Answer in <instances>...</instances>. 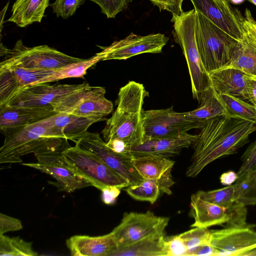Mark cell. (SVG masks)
<instances>
[{"instance_id": "cell-30", "label": "cell", "mask_w": 256, "mask_h": 256, "mask_svg": "<svg viewBox=\"0 0 256 256\" xmlns=\"http://www.w3.org/2000/svg\"><path fill=\"white\" fill-rule=\"evenodd\" d=\"M103 56L100 52L88 59L68 64L54 70L50 74L38 80L34 84L53 82L67 78H84L87 70L98 62L102 60Z\"/></svg>"}, {"instance_id": "cell-22", "label": "cell", "mask_w": 256, "mask_h": 256, "mask_svg": "<svg viewBox=\"0 0 256 256\" xmlns=\"http://www.w3.org/2000/svg\"><path fill=\"white\" fill-rule=\"evenodd\" d=\"M72 256H108L118 246L112 232L100 236L76 235L66 240Z\"/></svg>"}, {"instance_id": "cell-6", "label": "cell", "mask_w": 256, "mask_h": 256, "mask_svg": "<svg viewBox=\"0 0 256 256\" xmlns=\"http://www.w3.org/2000/svg\"><path fill=\"white\" fill-rule=\"evenodd\" d=\"M0 64L22 67L34 70H55L83 58L70 56L47 45L28 47L21 40L13 48L5 47L1 43Z\"/></svg>"}, {"instance_id": "cell-41", "label": "cell", "mask_w": 256, "mask_h": 256, "mask_svg": "<svg viewBox=\"0 0 256 256\" xmlns=\"http://www.w3.org/2000/svg\"><path fill=\"white\" fill-rule=\"evenodd\" d=\"M23 228L20 220L2 213L0 214V234L18 230Z\"/></svg>"}, {"instance_id": "cell-24", "label": "cell", "mask_w": 256, "mask_h": 256, "mask_svg": "<svg viewBox=\"0 0 256 256\" xmlns=\"http://www.w3.org/2000/svg\"><path fill=\"white\" fill-rule=\"evenodd\" d=\"M200 105L194 110L180 112L182 117L200 128L213 119L227 116L224 106L212 86L204 94Z\"/></svg>"}, {"instance_id": "cell-9", "label": "cell", "mask_w": 256, "mask_h": 256, "mask_svg": "<svg viewBox=\"0 0 256 256\" xmlns=\"http://www.w3.org/2000/svg\"><path fill=\"white\" fill-rule=\"evenodd\" d=\"M76 145L96 156L126 180L130 186L139 184L143 180L144 178L134 166L132 156L126 152H114L107 146L98 133L88 132L76 142Z\"/></svg>"}, {"instance_id": "cell-49", "label": "cell", "mask_w": 256, "mask_h": 256, "mask_svg": "<svg viewBox=\"0 0 256 256\" xmlns=\"http://www.w3.org/2000/svg\"><path fill=\"white\" fill-rule=\"evenodd\" d=\"M253 22H254V27L255 29L256 30V21L254 20Z\"/></svg>"}, {"instance_id": "cell-25", "label": "cell", "mask_w": 256, "mask_h": 256, "mask_svg": "<svg viewBox=\"0 0 256 256\" xmlns=\"http://www.w3.org/2000/svg\"><path fill=\"white\" fill-rule=\"evenodd\" d=\"M169 170L159 179H144L139 184L126 187V191L132 198L140 201L148 202L154 204L158 198L160 192L170 194V188L174 182Z\"/></svg>"}, {"instance_id": "cell-35", "label": "cell", "mask_w": 256, "mask_h": 256, "mask_svg": "<svg viewBox=\"0 0 256 256\" xmlns=\"http://www.w3.org/2000/svg\"><path fill=\"white\" fill-rule=\"evenodd\" d=\"M179 235L187 248V256L197 247L210 244V232L208 228L194 227Z\"/></svg>"}, {"instance_id": "cell-44", "label": "cell", "mask_w": 256, "mask_h": 256, "mask_svg": "<svg viewBox=\"0 0 256 256\" xmlns=\"http://www.w3.org/2000/svg\"><path fill=\"white\" fill-rule=\"evenodd\" d=\"M238 178L237 172L234 170H228L224 172L220 178V182L224 186H231Z\"/></svg>"}, {"instance_id": "cell-17", "label": "cell", "mask_w": 256, "mask_h": 256, "mask_svg": "<svg viewBox=\"0 0 256 256\" xmlns=\"http://www.w3.org/2000/svg\"><path fill=\"white\" fill-rule=\"evenodd\" d=\"M254 20L250 10L246 8L243 36L238 42L232 60L227 67L238 68L248 74L256 76V30L254 26Z\"/></svg>"}, {"instance_id": "cell-3", "label": "cell", "mask_w": 256, "mask_h": 256, "mask_svg": "<svg viewBox=\"0 0 256 256\" xmlns=\"http://www.w3.org/2000/svg\"><path fill=\"white\" fill-rule=\"evenodd\" d=\"M171 22L175 41L180 46L188 65L192 96L200 104L204 92L212 86L197 46L196 10L194 8L179 14H172Z\"/></svg>"}, {"instance_id": "cell-16", "label": "cell", "mask_w": 256, "mask_h": 256, "mask_svg": "<svg viewBox=\"0 0 256 256\" xmlns=\"http://www.w3.org/2000/svg\"><path fill=\"white\" fill-rule=\"evenodd\" d=\"M54 70H34L0 64V108L8 102L22 89L34 84Z\"/></svg>"}, {"instance_id": "cell-39", "label": "cell", "mask_w": 256, "mask_h": 256, "mask_svg": "<svg viewBox=\"0 0 256 256\" xmlns=\"http://www.w3.org/2000/svg\"><path fill=\"white\" fill-rule=\"evenodd\" d=\"M166 240V256H187V248L179 234Z\"/></svg>"}, {"instance_id": "cell-34", "label": "cell", "mask_w": 256, "mask_h": 256, "mask_svg": "<svg viewBox=\"0 0 256 256\" xmlns=\"http://www.w3.org/2000/svg\"><path fill=\"white\" fill-rule=\"evenodd\" d=\"M234 194L233 184L214 190H199L196 192L202 200L227 209L231 208L235 202Z\"/></svg>"}, {"instance_id": "cell-40", "label": "cell", "mask_w": 256, "mask_h": 256, "mask_svg": "<svg viewBox=\"0 0 256 256\" xmlns=\"http://www.w3.org/2000/svg\"><path fill=\"white\" fill-rule=\"evenodd\" d=\"M160 10H165L172 14H179L183 10L182 5L184 0H148Z\"/></svg>"}, {"instance_id": "cell-10", "label": "cell", "mask_w": 256, "mask_h": 256, "mask_svg": "<svg viewBox=\"0 0 256 256\" xmlns=\"http://www.w3.org/2000/svg\"><path fill=\"white\" fill-rule=\"evenodd\" d=\"M88 84L87 82L77 84L42 83L29 86L20 90L6 106L54 110L65 97Z\"/></svg>"}, {"instance_id": "cell-2", "label": "cell", "mask_w": 256, "mask_h": 256, "mask_svg": "<svg viewBox=\"0 0 256 256\" xmlns=\"http://www.w3.org/2000/svg\"><path fill=\"white\" fill-rule=\"evenodd\" d=\"M148 95L143 84L134 81L128 82L120 89L116 101V108L106 120L102 131L106 142L118 140L122 142L126 148L144 142L142 106Z\"/></svg>"}, {"instance_id": "cell-37", "label": "cell", "mask_w": 256, "mask_h": 256, "mask_svg": "<svg viewBox=\"0 0 256 256\" xmlns=\"http://www.w3.org/2000/svg\"><path fill=\"white\" fill-rule=\"evenodd\" d=\"M86 0H56L50 4L58 17L66 19L73 16Z\"/></svg>"}, {"instance_id": "cell-15", "label": "cell", "mask_w": 256, "mask_h": 256, "mask_svg": "<svg viewBox=\"0 0 256 256\" xmlns=\"http://www.w3.org/2000/svg\"><path fill=\"white\" fill-rule=\"evenodd\" d=\"M36 162L24 163L22 165L46 174L56 180L54 184L58 190L72 192L75 190L92 186L85 178L76 174L65 162L62 153L39 156Z\"/></svg>"}, {"instance_id": "cell-26", "label": "cell", "mask_w": 256, "mask_h": 256, "mask_svg": "<svg viewBox=\"0 0 256 256\" xmlns=\"http://www.w3.org/2000/svg\"><path fill=\"white\" fill-rule=\"evenodd\" d=\"M164 235V232L150 235L126 246L116 248L108 256H166Z\"/></svg>"}, {"instance_id": "cell-29", "label": "cell", "mask_w": 256, "mask_h": 256, "mask_svg": "<svg viewBox=\"0 0 256 256\" xmlns=\"http://www.w3.org/2000/svg\"><path fill=\"white\" fill-rule=\"evenodd\" d=\"M132 163L144 179H159L172 170L174 162L168 158L148 155L133 158Z\"/></svg>"}, {"instance_id": "cell-32", "label": "cell", "mask_w": 256, "mask_h": 256, "mask_svg": "<svg viewBox=\"0 0 256 256\" xmlns=\"http://www.w3.org/2000/svg\"><path fill=\"white\" fill-rule=\"evenodd\" d=\"M218 94L224 106L228 116L242 119L256 124V106L229 94Z\"/></svg>"}, {"instance_id": "cell-1", "label": "cell", "mask_w": 256, "mask_h": 256, "mask_svg": "<svg viewBox=\"0 0 256 256\" xmlns=\"http://www.w3.org/2000/svg\"><path fill=\"white\" fill-rule=\"evenodd\" d=\"M193 142L194 153L186 176L196 177L214 160L237 152L249 142L256 131V124L242 119L222 116L202 128Z\"/></svg>"}, {"instance_id": "cell-23", "label": "cell", "mask_w": 256, "mask_h": 256, "mask_svg": "<svg viewBox=\"0 0 256 256\" xmlns=\"http://www.w3.org/2000/svg\"><path fill=\"white\" fill-rule=\"evenodd\" d=\"M57 113L54 110L5 106L0 108V128L4 132L41 121Z\"/></svg>"}, {"instance_id": "cell-38", "label": "cell", "mask_w": 256, "mask_h": 256, "mask_svg": "<svg viewBox=\"0 0 256 256\" xmlns=\"http://www.w3.org/2000/svg\"><path fill=\"white\" fill-rule=\"evenodd\" d=\"M241 160L242 163L237 172L238 178L256 167V140L247 148L242 155Z\"/></svg>"}, {"instance_id": "cell-14", "label": "cell", "mask_w": 256, "mask_h": 256, "mask_svg": "<svg viewBox=\"0 0 256 256\" xmlns=\"http://www.w3.org/2000/svg\"><path fill=\"white\" fill-rule=\"evenodd\" d=\"M194 9L200 12L236 41L244 33V17L228 0H190Z\"/></svg>"}, {"instance_id": "cell-33", "label": "cell", "mask_w": 256, "mask_h": 256, "mask_svg": "<svg viewBox=\"0 0 256 256\" xmlns=\"http://www.w3.org/2000/svg\"><path fill=\"white\" fill-rule=\"evenodd\" d=\"M32 242H26L20 236L10 238L0 234V256H36L38 253L32 246Z\"/></svg>"}, {"instance_id": "cell-42", "label": "cell", "mask_w": 256, "mask_h": 256, "mask_svg": "<svg viewBox=\"0 0 256 256\" xmlns=\"http://www.w3.org/2000/svg\"><path fill=\"white\" fill-rule=\"evenodd\" d=\"M120 188L114 186H110L102 189V198L103 202L106 204H113L120 192Z\"/></svg>"}, {"instance_id": "cell-11", "label": "cell", "mask_w": 256, "mask_h": 256, "mask_svg": "<svg viewBox=\"0 0 256 256\" xmlns=\"http://www.w3.org/2000/svg\"><path fill=\"white\" fill-rule=\"evenodd\" d=\"M210 232V244L218 250L216 256H246L256 248L252 225L225 226Z\"/></svg>"}, {"instance_id": "cell-5", "label": "cell", "mask_w": 256, "mask_h": 256, "mask_svg": "<svg viewBox=\"0 0 256 256\" xmlns=\"http://www.w3.org/2000/svg\"><path fill=\"white\" fill-rule=\"evenodd\" d=\"M0 148V163L22 162L20 156L30 153L38 155L55 142L46 118L30 125L8 130Z\"/></svg>"}, {"instance_id": "cell-48", "label": "cell", "mask_w": 256, "mask_h": 256, "mask_svg": "<svg viewBox=\"0 0 256 256\" xmlns=\"http://www.w3.org/2000/svg\"><path fill=\"white\" fill-rule=\"evenodd\" d=\"M244 0H230V2L234 4H238L242 3Z\"/></svg>"}, {"instance_id": "cell-8", "label": "cell", "mask_w": 256, "mask_h": 256, "mask_svg": "<svg viewBox=\"0 0 256 256\" xmlns=\"http://www.w3.org/2000/svg\"><path fill=\"white\" fill-rule=\"evenodd\" d=\"M170 218L146 212L124 213L121 222L112 230L118 248L136 242L146 236L164 233Z\"/></svg>"}, {"instance_id": "cell-4", "label": "cell", "mask_w": 256, "mask_h": 256, "mask_svg": "<svg viewBox=\"0 0 256 256\" xmlns=\"http://www.w3.org/2000/svg\"><path fill=\"white\" fill-rule=\"evenodd\" d=\"M196 44L206 70L209 74L227 67L238 42L196 10Z\"/></svg>"}, {"instance_id": "cell-18", "label": "cell", "mask_w": 256, "mask_h": 256, "mask_svg": "<svg viewBox=\"0 0 256 256\" xmlns=\"http://www.w3.org/2000/svg\"><path fill=\"white\" fill-rule=\"evenodd\" d=\"M190 214L194 220L190 226L208 228L229 224L234 216L237 203L227 209L202 200L196 193L190 197Z\"/></svg>"}, {"instance_id": "cell-31", "label": "cell", "mask_w": 256, "mask_h": 256, "mask_svg": "<svg viewBox=\"0 0 256 256\" xmlns=\"http://www.w3.org/2000/svg\"><path fill=\"white\" fill-rule=\"evenodd\" d=\"M234 200L244 206H256V167L250 170L233 184Z\"/></svg>"}, {"instance_id": "cell-28", "label": "cell", "mask_w": 256, "mask_h": 256, "mask_svg": "<svg viewBox=\"0 0 256 256\" xmlns=\"http://www.w3.org/2000/svg\"><path fill=\"white\" fill-rule=\"evenodd\" d=\"M106 90L103 88L100 91L84 99L69 114L86 118H104L113 110L112 102L106 96Z\"/></svg>"}, {"instance_id": "cell-36", "label": "cell", "mask_w": 256, "mask_h": 256, "mask_svg": "<svg viewBox=\"0 0 256 256\" xmlns=\"http://www.w3.org/2000/svg\"><path fill=\"white\" fill-rule=\"evenodd\" d=\"M98 4L108 18H114L118 14L126 10L132 0H88Z\"/></svg>"}, {"instance_id": "cell-19", "label": "cell", "mask_w": 256, "mask_h": 256, "mask_svg": "<svg viewBox=\"0 0 256 256\" xmlns=\"http://www.w3.org/2000/svg\"><path fill=\"white\" fill-rule=\"evenodd\" d=\"M196 138V134L186 133L176 138L146 140L139 146L127 148L125 152L133 158L148 155L174 156L192 146Z\"/></svg>"}, {"instance_id": "cell-46", "label": "cell", "mask_w": 256, "mask_h": 256, "mask_svg": "<svg viewBox=\"0 0 256 256\" xmlns=\"http://www.w3.org/2000/svg\"><path fill=\"white\" fill-rule=\"evenodd\" d=\"M8 4H9V2H8L6 4L4 8L0 12V33H2V29L3 24L4 22V15H5L6 10L8 8Z\"/></svg>"}, {"instance_id": "cell-27", "label": "cell", "mask_w": 256, "mask_h": 256, "mask_svg": "<svg viewBox=\"0 0 256 256\" xmlns=\"http://www.w3.org/2000/svg\"><path fill=\"white\" fill-rule=\"evenodd\" d=\"M48 5L49 0H16L7 22H12L21 28L34 22H40Z\"/></svg>"}, {"instance_id": "cell-43", "label": "cell", "mask_w": 256, "mask_h": 256, "mask_svg": "<svg viewBox=\"0 0 256 256\" xmlns=\"http://www.w3.org/2000/svg\"><path fill=\"white\" fill-rule=\"evenodd\" d=\"M218 250L210 244L200 246L193 250L190 256H216Z\"/></svg>"}, {"instance_id": "cell-12", "label": "cell", "mask_w": 256, "mask_h": 256, "mask_svg": "<svg viewBox=\"0 0 256 256\" xmlns=\"http://www.w3.org/2000/svg\"><path fill=\"white\" fill-rule=\"evenodd\" d=\"M142 120L144 140L176 138L196 128L192 123L184 119L180 112L174 111L172 106L164 109L143 110Z\"/></svg>"}, {"instance_id": "cell-13", "label": "cell", "mask_w": 256, "mask_h": 256, "mask_svg": "<svg viewBox=\"0 0 256 256\" xmlns=\"http://www.w3.org/2000/svg\"><path fill=\"white\" fill-rule=\"evenodd\" d=\"M169 38L160 33L140 36L132 32L125 38L114 41L101 52L102 60H126L136 55L161 53Z\"/></svg>"}, {"instance_id": "cell-20", "label": "cell", "mask_w": 256, "mask_h": 256, "mask_svg": "<svg viewBox=\"0 0 256 256\" xmlns=\"http://www.w3.org/2000/svg\"><path fill=\"white\" fill-rule=\"evenodd\" d=\"M212 86L218 94H229L250 102L248 74L242 70L227 67L209 73Z\"/></svg>"}, {"instance_id": "cell-7", "label": "cell", "mask_w": 256, "mask_h": 256, "mask_svg": "<svg viewBox=\"0 0 256 256\" xmlns=\"http://www.w3.org/2000/svg\"><path fill=\"white\" fill-rule=\"evenodd\" d=\"M65 162L76 174L98 190L114 186L122 188L128 182L110 169L98 157L75 145L62 152Z\"/></svg>"}, {"instance_id": "cell-47", "label": "cell", "mask_w": 256, "mask_h": 256, "mask_svg": "<svg viewBox=\"0 0 256 256\" xmlns=\"http://www.w3.org/2000/svg\"><path fill=\"white\" fill-rule=\"evenodd\" d=\"M246 256H256V248L248 252Z\"/></svg>"}, {"instance_id": "cell-45", "label": "cell", "mask_w": 256, "mask_h": 256, "mask_svg": "<svg viewBox=\"0 0 256 256\" xmlns=\"http://www.w3.org/2000/svg\"><path fill=\"white\" fill-rule=\"evenodd\" d=\"M248 79L249 82L250 102L256 106V76L248 74Z\"/></svg>"}, {"instance_id": "cell-21", "label": "cell", "mask_w": 256, "mask_h": 256, "mask_svg": "<svg viewBox=\"0 0 256 256\" xmlns=\"http://www.w3.org/2000/svg\"><path fill=\"white\" fill-rule=\"evenodd\" d=\"M104 120L58 113L46 118L54 136L64 138L75 143L88 132V130L92 124Z\"/></svg>"}]
</instances>
